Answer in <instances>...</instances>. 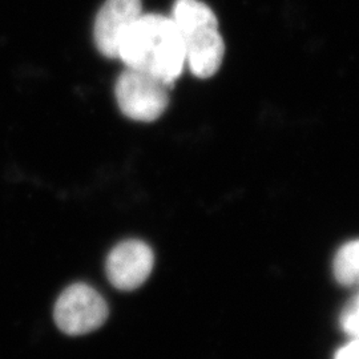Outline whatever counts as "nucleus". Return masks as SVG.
<instances>
[{
  "label": "nucleus",
  "mask_w": 359,
  "mask_h": 359,
  "mask_svg": "<svg viewBox=\"0 0 359 359\" xmlns=\"http://www.w3.org/2000/svg\"><path fill=\"white\" fill-rule=\"evenodd\" d=\"M118 59L127 68L157 77L170 87L179 79L185 62L184 41L172 20L163 15H142L124 36Z\"/></svg>",
  "instance_id": "f257e3e1"
},
{
  "label": "nucleus",
  "mask_w": 359,
  "mask_h": 359,
  "mask_svg": "<svg viewBox=\"0 0 359 359\" xmlns=\"http://www.w3.org/2000/svg\"><path fill=\"white\" fill-rule=\"evenodd\" d=\"M172 20L184 41L185 62L193 75L201 79L213 76L225 55L215 13L200 0H177Z\"/></svg>",
  "instance_id": "f03ea898"
},
{
  "label": "nucleus",
  "mask_w": 359,
  "mask_h": 359,
  "mask_svg": "<svg viewBox=\"0 0 359 359\" xmlns=\"http://www.w3.org/2000/svg\"><path fill=\"white\" fill-rule=\"evenodd\" d=\"M167 83L139 69L127 68L116 81L117 104L124 115L136 121H154L169 103Z\"/></svg>",
  "instance_id": "7ed1b4c3"
},
{
  "label": "nucleus",
  "mask_w": 359,
  "mask_h": 359,
  "mask_svg": "<svg viewBox=\"0 0 359 359\" xmlns=\"http://www.w3.org/2000/svg\"><path fill=\"white\" fill-rule=\"evenodd\" d=\"M53 318L68 335H83L99 329L108 318V305L96 289L87 283H74L59 295Z\"/></svg>",
  "instance_id": "20e7f679"
},
{
  "label": "nucleus",
  "mask_w": 359,
  "mask_h": 359,
  "mask_svg": "<svg viewBox=\"0 0 359 359\" xmlns=\"http://www.w3.org/2000/svg\"><path fill=\"white\" fill-rule=\"evenodd\" d=\"M154 265L152 249L140 240L116 245L107 258V277L118 290H135L151 276Z\"/></svg>",
  "instance_id": "39448f33"
},
{
  "label": "nucleus",
  "mask_w": 359,
  "mask_h": 359,
  "mask_svg": "<svg viewBox=\"0 0 359 359\" xmlns=\"http://www.w3.org/2000/svg\"><path fill=\"white\" fill-rule=\"evenodd\" d=\"M142 15V0H107L93 28L99 51L107 57H117L123 39Z\"/></svg>",
  "instance_id": "423d86ee"
},
{
  "label": "nucleus",
  "mask_w": 359,
  "mask_h": 359,
  "mask_svg": "<svg viewBox=\"0 0 359 359\" xmlns=\"http://www.w3.org/2000/svg\"><path fill=\"white\" fill-rule=\"evenodd\" d=\"M335 281L342 286H354L359 283V238L342 245L333 261Z\"/></svg>",
  "instance_id": "0eeeda50"
},
{
  "label": "nucleus",
  "mask_w": 359,
  "mask_h": 359,
  "mask_svg": "<svg viewBox=\"0 0 359 359\" xmlns=\"http://www.w3.org/2000/svg\"><path fill=\"white\" fill-rule=\"evenodd\" d=\"M339 325L344 333L354 337L355 339L359 338V293L344 309L339 318Z\"/></svg>",
  "instance_id": "6e6552de"
},
{
  "label": "nucleus",
  "mask_w": 359,
  "mask_h": 359,
  "mask_svg": "<svg viewBox=\"0 0 359 359\" xmlns=\"http://www.w3.org/2000/svg\"><path fill=\"white\" fill-rule=\"evenodd\" d=\"M334 359H359V338L350 342L346 346L341 347Z\"/></svg>",
  "instance_id": "1a4fd4ad"
}]
</instances>
